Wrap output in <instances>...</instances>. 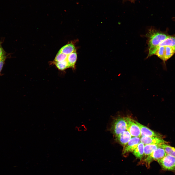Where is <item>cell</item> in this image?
Returning a JSON list of instances; mask_svg holds the SVG:
<instances>
[{
  "label": "cell",
  "mask_w": 175,
  "mask_h": 175,
  "mask_svg": "<svg viewBox=\"0 0 175 175\" xmlns=\"http://www.w3.org/2000/svg\"><path fill=\"white\" fill-rule=\"evenodd\" d=\"M165 34L151 28L146 35L147 39L148 53L147 58L154 55L159 44L168 36Z\"/></svg>",
  "instance_id": "6da1fadb"
},
{
  "label": "cell",
  "mask_w": 175,
  "mask_h": 175,
  "mask_svg": "<svg viewBox=\"0 0 175 175\" xmlns=\"http://www.w3.org/2000/svg\"><path fill=\"white\" fill-rule=\"evenodd\" d=\"M127 130V123L124 117H118L112 122L110 130L115 137Z\"/></svg>",
  "instance_id": "7a4b0ae2"
},
{
  "label": "cell",
  "mask_w": 175,
  "mask_h": 175,
  "mask_svg": "<svg viewBox=\"0 0 175 175\" xmlns=\"http://www.w3.org/2000/svg\"><path fill=\"white\" fill-rule=\"evenodd\" d=\"M175 53V48L168 46L159 47L155 53V55L164 63Z\"/></svg>",
  "instance_id": "3957f363"
},
{
  "label": "cell",
  "mask_w": 175,
  "mask_h": 175,
  "mask_svg": "<svg viewBox=\"0 0 175 175\" xmlns=\"http://www.w3.org/2000/svg\"><path fill=\"white\" fill-rule=\"evenodd\" d=\"M167 154L165 150L160 146L154 151L150 155L140 161L145 164L147 167L149 168L150 165L154 160L157 161L163 158Z\"/></svg>",
  "instance_id": "277c9868"
},
{
  "label": "cell",
  "mask_w": 175,
  "mask_h": 175,
  "mask_svg": "<svg viewBox=\"0 0 175 175\" xmlns=\"http://www.w3.org/2000/svg\"><path fill=\"white\" fill-rule=\"evenodd\" d=\"M157 161L163 170L174 171L175 170V158L173 156L166 154L162 158Z\"/></svg>",
  "instance_id": "5b68a950"
},
{
  "label": "cell",
  "mask_w": 175,
  "mask_h": 175,
  "mask_svg": "<svg viewBox=\"0 0 175 175\" xmlns=\"http://www.w3.org/2000/svg\"><path fill=\"white\" fill-rule=\"evenodd\" d=\"M127 123V130L132 137L140 138L141 136L140 129L134 121L130 117H124Z\"/></svg>",
  "instance_id": "8992f818"
},
{
  "label": "cell",
  "mask_w": 175,
  "mask_h": 175,
  "mask_svg": "<svg viewBox=\"0 0 175 175\" xmlns=\"http://www.w3.org/2000/svg\"><path fill=\"white\" fill-rule=\"evenodd\" d=\"M140 142V138L132 136L127 144L123 147L122 154H124L133 152Z\"/></svg>",
  "instance_id": "52a82bcc"
},
{
  "label": "cell",
  "mask_w": 175,
  "mask_h": 175,
  "mask_svg": "<svg viewBox=\"0 0 175 175\" xmlns=\"http://www.w3.org/2000/svg\"><path fill=\"white\" fill-rule=\"evenodd\" d=\"M141 142L144 145L147 144H167L168 142L164 140L161 137L155 136H141Z\"/></svg>",
  "instance_id": "ba28073f"
},
{
  "label": "cell",
  "mask_w": 175,
  "mask_h": 175,
  "mask_svg": "<svg viewBox=\"0 0 175 175\" xmlns=\"http://www.w3.org/2000/svg\"><path fill=\"white\" fill-rule=\"evenodd\" d=\"M134 121L140 129L141 136H155L161 137L162 136L160 133L153 131L136 120H134Z\"/></svg>",
  "instance_id": "9c48e42d"
},
{
  "label": "cell",
  "mask_w": 175,
  "mask_h": 175,
  "mask_svg": "<svg viewBox=\"0 0 175 175\" xmlns=\"http://www.w3.org/2000/svg\"><path fill=\"white\" fill-rule=\"evenodd\" d=\"M131 137L129 132L126 130L122 132L115 138L116 140L123 147Z\"/></svg>",
  "instance_id": "30bf717a"
},
{
  "label": "cell",
  "mask_w": 175,
  "mask_h": 175,
  "mask_svg": "<svg viewBox=\"0 0 175 175\" xmlns=\"http://www.w3.org/2000/svg\"><path fill=\"white\" fill-rule=\"evenodd\" d=\"M144 145L140 142L132 152L135 156L140 161L142 160L144 156Z\"/></svg>",
  "instance_id": "8fae6325"
},
{
  "label": "cell",
  "mask_w": 175,
  "mask_h": 175,
  "mask_svg": "<svg viewBox=\"0 0 175 175\" xmlns=\"http://www.w3.org/2000/svg\"><path fill=\"white\" fill-rule=\"evenodd\" d=\"M160 144L145 145L144 148L143 157H145L143 159L145 158L147 156L150 155L158 148L160 147Z\"/></svg>",
  "instance_id": "7c38bea8"
},
{
  "label": "cell",
  "mask_w": 175,
  "mask_h": 175,
  "mask_svg": "<svg viewBox=\"0 0 175 175\" xmlns=\"http://www.w3.org/2000/svg\"><path fill=\"white\" fill-rule=\"evenodd\" d=\"M76 50L74 45L71 43L67 44L62 47L60 49L58 52L68 55Z\"/></svg>",
  "instance_id": "4fadbf2b"
},
{
  "label": "cell",
  "mask_w": 175,
  "mask_h": 175,
  "mask_svg": "<svg viewBox=\"0 0 175 175\" xmlns=\"http://www.w3.org/2000/svg\"><path fill=\"white\" fill-rule=\"evenodd\" d=\"M162 46H168L175 48V37L168 35L159 44V47Z\"/></svg>",
  "instance_id": "5bb4252c"
},
{
  "label": "cell",
  "mask_w": 175,
  "mask_h": 175,
  "mask_svg": "<svg viewBox=\"0 0 175 175\" xmlns=\"http://www.w3.org/2000/svg\"><path fill=\"white\" fill-rule=\"evenodd\" d=\"M77 59V54L76 50L68 55L67 59L69 68H75V64Z\"/></svg>",
  "instance_id": "9a60e30c"
},
{
  "label": "cell",
  "mask_w": 175,
  "mask_h": 175,
  "mask_svg": "<svg viewBox=\"0 0 175 175\" xmlns=\"http://www.w3.org/2000/svg\"><path fill=\"white\" fill-rule=\"evenodd\" d=\"M160 146L164 149L167 154L175 158V148L166 143L160 144Z\"/></svg>",
  "instance_id": "2e32d148"
},
{
  "label": "cell",
  "mask_w": 175,
  "mask_h": 175,
  "mask_svg": "<svg viewBox=\"0 0 175 175\" xmlns=\"http://www.w3.org/2000/svg\"><path fill=\"white\" fill-rule=\"evenodd\" d=\"M68 55L58 52L53 62H61L67 60Z\"/></svg>",
  "instance_id": "e0dca14e"
},
{
  "label": "cell",
  "mask_w": 175,
  "mask_h": 175,
  "mask_svg": "<svg viewBox=\"0 0 175 175\" xmlns=\"http://www.w3.org/2000/svg\"><path fill=\"white\" fill-rule=\"evenodd\" d=\"M59 70L63 71L69 68L67 60L61 62H53Z\"/></svg>",
  "instance_id": "ac0fdd59"
},
{
  "label": "cell",
  "mask_w": 175,
  "mask_h": 175,
  "mask_svg": "<svg viewBox=\"0 0 175 175\" xmlns=\"http://www.w3.org/2000/svg\"><path fill=\"white\" fill-rule=\"evenodd\" d=\"M6 58V56H3L0 62V73L3 66Z\"/></svg>",
  "instance_id": "d6986e66"
},
{
  "label": "cell",
  "mask_w": 175,
  "mask_h": 175,
  "mask_svg": "<svg viewBox=\"0 0 175 175\" xmlns=\"http://www.w3.org/2000/svg\"><path fill=\"white\" fill-rule=\"evenodd\" d=\"M4 51L0 44V57L5 56Z\"/></svg>",
  "instance_id": "ffe728a7"
},
{
  "label": "cell",
  "mask_w": 175,
  "mask_h": 175,
  "mask_svg": "<svg viewBox=\"0 0 175 175\" xmlns=\"http://www.w3.org/2000/svg\"><path fill=\"white\" fill-rule=\"evenodd\" d=\"M3 56H2V57H0V61H1V59H2V57H3Z\"/></svg>",
  "instance_id": "44dd1931"
}]
</instances>
